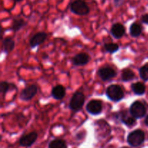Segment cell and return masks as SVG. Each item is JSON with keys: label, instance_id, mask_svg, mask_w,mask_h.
I'll list each match as a JSON object with an SVG mask.
<instances>
[{"label": "cell", "instance_id": "12", "mask_svg": "<svg viewBox=\"0 0 148 148\" xmlns=\"http://www.w3.org/2000/svg\"><path fill=\"white\" fill-rule=\"evenodd\" d=\"M120 119L121 121L124 123L125 125L131 127L136 124V118L133 116L131 114H129L128 111H123L120 114Z\"/></svg>", "mask_w": 148, "mask_h": 148}, {"label": "cell", "instance_id": "27", "mask_svg": "<svg viewBox=\"0 0 148 148\" xmlns=\"http://www.w3.org/2000/svg\"><path fill=\"white\" fill-rule=\"evenodd\" d=\"M145 123L146 125H147V127H148V116H147V117H146L145 120Z\"/></svg>", "mask_w": 148, "mask_h": 148}, {"label": "cell", "instance_id": "24", "mask_svg": "<svg viewBox=\"0 0 148 148\" xmlns=\"http://www.w3.org/2000/svg\"><path fill=\"white\" fill-rule=\"evenodd\" d=\"M10 84L7 82H1L0 83V91L2 93H6L10 88Z\"/></svg>", "mask_w": 148, "mask_h": 148}, {"label": "cell", "instance_id": "20", "mask_svg": "<svg viewBox=\"0 0 148 148\" xmlns=\"http://www.w3.org/2000/svg\"><path fill=\"white\" fill-rule=\"evenodd\" d=\"M25 22L24 20H23V19H15V20H13L12 29L14 31H17V30L23 28V27L25 25Z\"/></svg>", "mask_w": 148, "mask_h": 148}, {"label": "cell", "instance_id": "4", "mask_svg": "<svg viewBox=\"0 0 148 148\" xmlns=\"http://www.w3.org/2000/svg\"><path fill=\"white\" fill-rule=\"evenodd\" d=\"M85 103V96L82 92H76L71 98L69 108L74 111H78L82 108Z\"/></svg>", "mask_w": 148, "mask_h": 148}, {"label": "cell", "instance_id": "19", "mask_svg": "<svg viewBox=\"0 0 148 148\" xmlns=\"http://www.w3.org/2000/svg\"><path fill=\"white\" fill-rule=\"evenodd\" d=\"M135 77V75L134 72L130 69H124L121 74V79L124 82H128V81L132 80Z\"/></svg>", "mask_w": 148, "mask_h": 148}, {"label": "cell", "instance_id": "15", "mask_svg": "<svg viewBox=\"0 0 148 148\" xmlns=\"http://www.w3.org/2000/svg\"><path fill=\"white\" fill-rule=\"evenodd\" d=\"M65 94H66V90L62 85H56L52 89V97L56 100H61L64 98V97L65 96Z\"/></svg>", "mask_w": 148, "mask_h": 148}, {"label": "cell", "instance_id": "16", "mask_svg": "<svg viewBox=\"0 0 148 148\" xmlns=\"http://www.w3.org/2000/svg\"><path fill=\"white\" fill-rule=\"evenodd\" d=\"M3 48L4 51L6 53H10L14 49V41L11 38H6L3 40Z\"/></svg>", "mask_w": 148, "mask_h": 148}, {"label": "cell", "instance_id": "18", "mask_svg": "<svg viewBox=\"0 0 148 148\" xmlns=\"http://www.w3.org/2000/svg\"><path fill=\"white\" fill-rule=\"evenodd\" d=\"M130 34L132 37H138L141 35L142 31H143V28L142 26L138 23H133L131 26H130Z\"/></svg>", "mask_w": 148, "mask_h": 148}, {"label": "cell", "instance_id": "23", "mask_svg": "<svg viewBox=\"0 0 148 148\" xmlns=\"http://www.w3.org/2000/svg\"><path fill=\"white\" fill-rule=\"evenodd\" d=\"M140 77L145 81L148 80V64L142 66L140 69Z\"/></svg>", "mask_w": 148, "mask_h": 148}, {"label": "cell", "instance_id": "29", "mask_svg": "<svg viewBox=\"0 0 148 148\" xmlns=\"http://www.w3.org/2000/svg\"><path fill=\"white\" fill-rule=\"evenodd\" d=\"M121 148H129V147H121Z\"/></svg>", "mask_w": 148, "mask_h": 148}, {"label": "cell", "instance_id": "17", "mask_svg": "<svg viewBox=\"0 0 148 148\" xmlns=\"http://www.w3.org/2000/svg\"><path fill=\"white\" fill-rule=\"evenodd\" d=\"M132 90L138 95H142L145 92V86L142 82H135L132 85Z\"/></svg>", "mask_w": 148, "mask_h": 148}, {"label": "cell", "instance_id": "8", "mask_svg": "<svg viewBox=\"0 0 148 148\" xmlns=\"http://www.w3.org/2000/svg\"><path fill=\"white\" fill-rule=\"evenodd\" d=\"M38 88L36 85H31L26 87L20 93V98L23 101H29L37 94Z\"/></svg>", "mask_w": 148, "mask_h": 148}, {"label": "cell", "instance_id": "25", "mask_svg": "<svg viewBox=\"0 0 148 148\" xmlns=\"http://www.w3.org/2000/svg\"><path fill=\"white\" fill-rule=\"evenodd\" d=\"M114 4H115L116 7H120V6L124 4V2L125 1V0H114Z\"/></svg>", "mask_w": 148, "mask_h": 148}, {"label": "cell", "instance_id": "11", "mask_svg": "<svg viewBox=\"0 0 148 148\" xmlns=\"http://www.w3.org/2000/svg\"><path fill=\"white\" fill-rule=\"evenodd\" d=\"M46 38H47V34L44 33V32H40V33H36L30 39V46L32 48L38 46V45L43 43L46 40Z\"/></svg>", "mask_w": 148, "mask_h": 148}, {"label": "cell", "instance_id": "9", "mask_svg": "<svg viewBox=\"0 0 148 148\" xmlns=\"http://www.w3.org/2000/svg\"><path fill=\"white\" fill-rule=\"evenodd\" d=\"M98 76L103 81L109 80L116 75V72H115V70L113 68L109 67V66H106V67L100 69L98 70Z\"/></svg>", "mask_w": 148, "mask_h": 148}, {"label": "cell", "instance_id": "14", "mask_svg": "<svg viewBox=\"0 0 148 148\" xmlns=\"http://www.w3.org/2000/svg\"><path fill=\"white\" fill-rule=\"evenodd\" d=\"M111 33L114 38H116V39H119L123 37L125 33V28H124V25H122L121 24L116 23L111 27Z\"/></svg>", "mask_w": 148, "mask_h": 148}, {"label": "cell", "instance_id": "2", "mask_svg": "<svg viewBox=\"0 0 148 148\" xmlns=\"http://www.w3.org/2000/svg\"><path fill=\"white\" fill-rule=\"evenodd\" d=\"M70 10L77 15H86L89 13L90 8L84 0H75L70 5Z\"/></svg>", "mask_w": 148, "mask_h": 148}, {"label": "cell", "instance_id": "5", "mask_svg": "<svg viewBox=\"0 0 148 148\" xmlns=\"http://www.w3.org/2000/svg\"><path fill=\"white\" fill-rule=\"evenodd\" d=\"M130 112L136 119L143 118L146 114V108L140 101H134L130 106Z\"/></svg>", "mask_w": 148, "mask_h": 148}, {"label": "cell", "instance_id": "13", "mask_svg": "<svg viewBox=\"0 0 148 148\" xmlns=\"http://www.w3.org/2000/svg\"><path fill=\"white\" fill-rule=\"evenodd\" d=\"M90 61V56L85 53H80L77 54L75 57L73 58L74 65L75 66H83V65L87 64Z\"/></svg>", "mask_w": 148, "mask_h": 148}, {"label": "cell", "instance_id": "26", "mask_svg": "<svg viewBox=\"0 0 148 148\" xmlns=\"http://www.w3.org/2000/svg\"><path fill=\"white\" fill-rule=\"evenodd\" d=\"M141 20L145 24H148V14H145L144 15H143Z\"/></svg>", "mask_w": 148, "mask_h": 148}, {"label": "cell", "instance_id": "10", "mask_svg": "<svg viewBox=\"0 0 148 148\" xmlns=\"http://www.w3.org/2000/svg\"><path fill=\"white\" fill-rule=\"evenodd\" d=\"M37 133L33 132H31L30 134H26V135H24L23 137H22L20 140V143L22 146L29 147V146L32 145L36 142V140H37Z\"/></svg>", "mask_w": 148, "mask_h": 148}, {"label": "cell", "instance_id": "6", "mask_svg": "<svg viewBox=\"0 0 148 148\" xmlns=\"http://www.w3.org/2000/svg\"><path fill=\"white\" fill-rule=\"evenodd\" d=\"M95 132L96 134L99 137L103 138L107 137L111 133V127L108 124V123L104 120H99L95 123Z\"/></svg>", "mask_w": 148, "mask_h": 148}, {"label": "cell", "instance_id": "1", "mask_svg": "<svg viewBox=\"0 0 148 148\" xmlns=\"http://www.w3.org/2000/svg\"><path fill=\"white\" fill-rule=\"evenodd\" d=\"M106 95L111 101L118 102L124 98V92L119 85H111L107 88Z\"/></svg>", "mask_w": 148, "mask_h": 148}, {"label": "cell", "instance_id": "21", "mask_svg": "<svg viewBox=\"0 0 148 148\" xmlns=\"http://www.w3.org/2000/svg\"><path fill=\"white\" fill-rule=\"evenodd\" d=\"M49 148H67L66 143L63 140H55L51 142L49 144Z\"/></svg>", "mask_w": 148, "mask_h": 148}, {"label": "cell", "instance_id": "3", "mask_svg": "<svg viewBox=\"0 0 148 148\" xmlns=\"http://www.w3.org/2000/svg\"><path fill=\"white\" fill-rule=\"evenodd\" d=\"M145 140V133L142 130H137L129 134L127 142L132 147L140 146Z\"/></svg>", "mask_w": 148, "mask_h": 148}, {"label": "cell", "instance_id": "22", "mask_svg": "<svg viewBox=\"0 0 148 148\" xmlns=\"http://www.w3.org/2000/svg\"><path fill=\"white\" fill-rule=\"evenodd\" d=\"M104 48H105L106 51L111 53H114L116 52L119 50V47L118 44L114 43H105L104 45Z\"/></svg>", "mask_w": 148, "mask_h": 148}, {"label": "cell", "instance_id": "28", "mask_svg": "<svg viewBox=\"0 0 148 148\" xmlns=\"http://www.w3.org/2000/svg\"><path fill=\"white\" fill-rule=\"evenodd\" d=\"M14 1H21L22 0H14Z\"/></svg>", "mask_w": 148, "mask_h": 148}, {"label": "cell", "instance_id": "7", "mask_svg": "<svg viewBox=\"0 0 148 148\" xmlns=\"http://www.w3.org/2000/svg\"><path fill=\"white\" fill-rule=\"evenodd\" d=\"M103 106L101 101L98 100H92L90 101L86 106V110L88 113L92 115H98L102 111Z\"/></svg>", "mask_w": 148, "mask_h": 148}]
</instances>
